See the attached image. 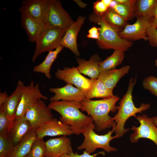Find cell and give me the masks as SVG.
I'll use <instances>...</instances> for the list:
<instances>
[{
    "label": "cell",
    "mask_w": 157,
    "mask_h": 157,
    "mask_svg": "<svg viewBox=\"0 0 157 157\" xmlns=\"http://www.w3.org/2000/svg\"><path fill=\"white\" fill-rule=\"evenodd\" d=\"M120 98L117 96L107 99L92 100L85 99L80 102V109L86 112L93 119L95 125V130L101 131L115 125L110 112L117 110L116 104Z\"/></svg>",
    "instance_id": "6da1fadb"
},
{
    "label": "cell",
    "mask_w": 157,
    "mask_h": 157,
    "mask_svg": "<svg viewBox=\"0 0 157 157\" xmlns=\"http://www.w3.org/2000/svg\"><path fill=\"white\" fill-rule=\"evenodd\" d=\"M136 81V77H133L130 79L127 92L120 100L119 105L117 106V112L113 117L115 124L114 130L115 138L122 137L129 130V128L125 129L124 126L126 122L130 117L132 116L135 117L136 113H142L151 106L149 104L142 103L140 107L138 108L134 104L132 93Z\"/></svg>",
    "instance_id": "7a4b0ae2"
},
{
    "label": "cell",
    "mask_w": 157,
    "mask_h": 157,
    "mask_svg": "<svg viewBox=\"0 0 157 157\" xmlns=\"http://www.w3.org/2000/svg\"><path fill=\"white\" fill-rule=\"evenodd\" d=\"M80 102L59 101L51 102L48 105L51 110L61 115L60 120L69 126L77 135L81 134V130L85 126L94 123L90 116L80 111Z\"/></svg>",
    "instance_id": "3957f363"
},
{
    "label": "cell",
    "mask_w": 157,
    "mask_h": 157,
    "mask_svg": "<svg viewBox=\"0 0 157 157\" xmlns=\"http://www.w3.org/2000/svg\"><path fill=\"white\" fill-rule=\"evenodd\" d=\"M89 19L90 22L100 26L99 38L96 41V44L100 48L111 49L124 52L133 45L132 42L121 38L118 32L105 21L102 16L98 15L94 13L90 15Z\"/></svg>",
    "instance_id": "277c9868"
},
{
    "label": "cell",
    "mask_w": 157,
    "mask_h": 157,
    "mask_svg": "<svg viewBox=\"0 0 157 157\" xmlns=\"http://www.w3.org/2000/svg\"><path fill=\"white\" fill-rule=\"evenodd\" d=\"M115 125L112 127V130L109 131L104 135H99L94 131L95 127L94 123L88 125L82 129L81 134L84 137V139L81 145L78 147V150L85 149L87 152L91 154L98 148L103 149L108 153L116 151L117 149L110 146V143L113 139L115 138V136H112L114 132Z\"/></svg>",
    "instance_id": "5b68a950"
},
{
    "label": "cell",
    "mask_w": 157,
    "mask_h": 157,
    "mask_svg": "<svg viewBox=\"0 0 157 157\" xmlns=\"http://www.w3.org/2000/svg\"><path fill=\"white\" fill-rule=\"evenodd\" d=\"M66 31L46 24L35 42V49L32 61L34 62L42 53L54 50L60 45L61 40Z\"/></svg>",
    "instance_id": "8992f818"
},
{
    "label": "cell",
    "mask_w": 157,
    "mask_h": 157,
    "mask_svg": "<svg viewBox=\"0 0 157 157\" xmlns=\"http://www.w3.org/2000/svg\"><path fill=\"white\" fill-rule=\"evenodd\" d=\"M74 22L63 8L60 1L47 0L44 23L55 28L66 30Z\"/></svg>",
    "instance_id": "52a82bcc"
},
{
    "label": "cell",
    "mask_w": 157,
    "mask_h": 157,
    "mask_svg": "<svg viewBox=\"0 0 157 157\" xmlns=\"http://www.w3.org/2000/svg\"><path fill=\"white\" fill-rule=\"evenodd\" d=\"M55 76L67 84L75 85L85 94V97L96 80L89 79L83 76L77 67H74L72 68L65 67L62 69H58L55 72Z\"/></svg>",
    "instance_id": "ba28073f"
},
{
    "label": "cell",
    "mask_w": 157,
    "mask_h": 157,
    "mask_svg": "<svg viewBox=\"0 0 157 157\" xmlns=\"http://www.w3.org/2000/svg\"><path fill=\"white\" fill-rule=\"evenodd\" d=\"M138 121L139 126H133L131 129L133 131L130 136L132 143H136L141 138H146L151 140L157 147V128L153 123L152 118L146 115L135 116Z\"/></svg>",
    "instance_id": "9c48e42d"
},
{
    "label": "cell",
    "mask_w": 157,
    "mask_h": 157,
    "mask_svg": "<svg viewBox=\"0 0 157 157\" xmlns=\"http://www.w3.org/2000/svg\"><path fill=\"white\" fill-rule=\"evenodd\" d=\"M132 24H127L118 34L122 38L132 42L140 39L148 40L146 32L151 26V19L149 17H139Z\"/></svg>",
    "instance_id": "30bf717a"
},
{
    "label": "cell",
    "mask_w": 157,
    "mask_h": 157,
    "mask_svg": "<svg viewBox=\"0 0 157 157\" xmlns=\"http://www.w3.org/2000/svg\"><path fill=\"white\" fill-rule=\"evenodd\" d=\"M48 99L47 96L41 92L39 84L35 85L34 81H32L29 85H25L24 88L15 117L24 115L27 110L39 100Z\"/></svg>",
    "instance_id": "8fae6325"
},
{
    "label": "cell",
    "mask_w": 157,
    "mask_h": 157,
    "mask_svg": "<svg viewBox=\"0 0 157 157\" xmlns=\"http://www.w3.org/2000/svg\"><path fill=\"white\" fill-rule=\"evenodd\" d=\"M51 110L42 100L40 99L27 110L24 115L30 122L31 129L35 130L53 117Z\"/></svg>",
    "instance_id": "7c38bea8"
},
{
    "label": "cell",
    "mask_w": 157,
    "mask_h": 157,
    "mask_svg": "<svg viewBox=\"0 0 157 157\" xmlns=\"http://www.w3.org/2000/svg\"><path fill=\"white\" fill-rule=\"evenodd\" d=\"M35 132L37 138H43L46 136H67L74 134L69 126L53 117L38 127Z\"/></svg>",
    "instance_id": "4fadbf2b"
},
{
    "label": "cell",
    "mask_w": 157,
    "mask_h": 157,
    "mask_svg": "<svg viewBox=\"0 0 157 157\" xmlns=\"http://www.w3.org/2000/svg\"><path fill=\"white\" fill-rule=\"evenodd\" d=\"M49 90L54 94L50 98V102L59 101L81 102L85 99V95L81 90L70 84L60 88H50Z\"/></svg>",
    "instance_id": "5bb4252c"
},
{
    "label": "cell",
    "mask_w": 157,
    "mask_h": 157,
    "mask_svg": "<svg viewBox=\"0 0 157 157\" xmlns=\"http://www.w3.org/2000/svg\"><path fill=\"white\" fill-rule=\"evenodd\" d=\"M45 157H61L73 152L70 140L67 136L49 139L45 142Z\"/></svg>",
    "instance_id": "9a60e30c"
},
{
    "label": "cell",
    "mask_w": 157,
    "mask_h": 157,
    "mask_svg": "<svg viewBox=\"0 0 157 157\" xmlns=\"http://www.w3.org/2000/svg\"><path fill=\"white\" fill-rule=\"evenodd\" d=\"M31 129V124L25 115L19 117H15L10 121L7 136L15 146Z\"/></svg>",
    "instance_id": "2e32d148"
},
{
    "label": "cell",
    "mask_w": 157,
    "mask_h": 157,
    "mask_svg": "<svg viewBox=\"0 0 157 157\" xmlns=\"http://www.w3.org/2000/svg\"><path fill=\"white\" fill-rule=\"evenodd\" d=\"M85 19V17L79 16L66 30L60 43V45L69 49L77 56H80V52L78 48L77 37Z\"/></svg>",
    "instance_id": "e0dca14e"
},
{
    "label": "cell",
    "mask_w": 157,
    "mask_h": 157,
    "mask_svg": "<svg viewBox=\"0 0 157 157\" xmlns=\"http://www.w3.org/2000/svg\"><path fill=\"white\" fill-rule=\"evenodd\" d=\"M47 4V0H24L19 11L44 23Z\"/></svg>",
    "instance_id": "ac0fdd59"
},
{
    "label": "cell",
    "mask_w": 157,
    "mask_h": 157,
    "mask_svg": "<svg viewBox=\"0 0 157 157\" xmlns=\"http://www.w3.org/2000/svg\"><path fill=\"white\" fill-rule=\"evenodd\" d=\"M22 27L27 35L28 40L35 42L44 28L46 24L26 14L21 13Z\"/></svg>",
    "instance_id": "d6986e66"
},
{
    "label": "cell",
    "mask_w": 157,
    "mask_h": 157,
    "mask_svg": "<svg viewBox=\"0 0 157 157\" xmlns=\"http://www.w3.org/2000/svg\"><path fill=\"white\" fill-rule=\"evenodd\" d=\"M25 86L22 81H19L15 90L8 97L5 103L0 106L5 110L10 121L13 120L15 117Z\"/></svg>",
    "instance_id": "ffe728a7"
},
{
    "label": "cell",
    "mask_w": 157,
    "mask_h": 157,
    "mask_svg": "<svg viewBox=\"0 0 157 157\" xmlns=\"http://www.w3.org/2000/svg\"><path fill=\"white\" fill-rule=\"evenodd\" d=\"M101 60V59L97 54L92 56L88 60L77 58L78 64L77 68L81 73L88 76L91 79H96L98 78L100 73L99 64Z\"/></svg>",
    "instance_id": "44dd1931"
},
{
    "label": "cell",
    "mask_w": 157,
    "mask_h": 157,
    "mask_svg": "<svg viewBox=\"0 0 157 157\" xmlns=\"http://www.w3.org/2000/svg\"><path fill=\"white\" fill-rule=\"evenodd\" d=\"M130 69L129 65L119 69H113L101 72L98 78L108 89L113 90L121 78L128 73Z\"/></svg>",
    "instance_id": "7402d4cb"
},
{
    "label": "cell",
    "mask_w": 157,
    "mask_h": 157,
    "mask_svg": "<svg viewBox=\"0 0 157 157\" xmlns=\"http://www.w3.org/2000/svg\"><path fill=\"white\" fill-rule=\"evenodd\" d=\"M35 130L31 129L20 141L14 146L9 157H24L28 154L33 143L37 138Z\"/></svg>",
    "instance_id": "603a6c76"
},
{
    "label": "cell",
    "mask_w": 157,
    "mask_h": 157,
    "mask_svg": "<svg viewBox=\"0 0 157 157\" xmlns=\"http://www.w3.org/2000/svg\"><path fill=\"white\" fill-rule=\"evenodd\" d=\"M63 48V46L60 45L54 50L48 52L43 61L34 67L33 72L44 74L47 78L50 79L51 77L50 71L51 66Z\"/></svg>",
    "instance_id": "cb8c5ba5"
},
{
    "label": "cell",
    "mask_w": 157,
    "mask_h": 157,
    "mask_svg": "<svg viewBox=\"0 0 157 157\" xmlns=\"http://www.w3.org/2000/svg\"><path fill=\"white\" fill-rule=\"evenodd\" d=\"M113 90L108 88L99 78L95 80L85 99L93 98L107 99L115 96Z\"/></svg>",
    "instance_id": "d4e9b609"
},
{
    "label": "cell",
    "mask_w": 157,
    "mask_h": 157,
    "mask_svg": "<svg viewBox=\"0 0 157 157\" xmlns=\"http://www.w3.org/2000/svg\"><path fill=\"white\" fill-rule=\"evenodd\" d=\"M102 16L105 21L118 33L121 31L128 24L127 21L110 7L108 8Z\"/></svg>",
    "instance_id": "484cf974"
},
{
    "label": "cell",
    "mask_w": 157,
    "mask_h": 157,
    "mask_svg": "<svg viewBox=\"0 0 157 157\" xmlns=\"http://www.w3.org/2000/svg\"><path fill=\"white\" fill-rule=\"evenodd\" d=\"M124 57V52L114 50L110 56L99 63V66L100 72L115 69L122 63Z\"/></svg>",
    "instance_id": "4316f807"
},
{
    "label": "cell",
    "mask_w": 157,
    "mask_h": 157,
    "mask_svg": "<svg viewBox=\"0 0 157 157\" xmlns=\"http://www.w3.org/2000/svg\"><path fill=\"white\" fill-rule=\"evenodd\" d=\"M157 3V0H137L135 6L134 17H151L153 10Z\"/></svg>",
    "instance_id": "83f0119b"
},
{
    "label": "cell",
    "mask_w": 157,
    "mask_h": 157,
    "mask_svg": "<svg viewBox=\"0 0 157 157\" xmlns=\"http://www.w3.org/2000/svg\"><path fill=\"white\" fill-rule=\"evenodd\" d=\"M117 3L116 5L112 8L126 21L132 19L134 17L135 5Z\"/></svg>",
    "instance_id": "f1b7e54d"
},
{
    "label": "cell",
    "mask_w": 157,
    "mask_h": 157,
    "mask_svg": "<svg viewBox=\"0 0 157 157\" xmlns=\"http://www.w3.org/2000/svg\"><path fill=\"white\" fill-rule=\"evenodd\" d=\"M46 152L45 142L43 138H37L32 146L28 155L30 157H45Z\"/></svg>",
    "instance_id": "f546056e"
},
{
    "label": "cell",
    "mask_w": 157,
    "mask_h": 157,
    "mask_svg": "<svg viewBox=\"0 0 157 157\" xmlns=\"http://www.w3.org/2000/svg\"><path fill=\"white\" fill-rule=\"evenodd\" d=\"M14 145L7 135H0V157H9Z\"/></svg>",
    "instance_id": "4dcf8cb0"
},
{
    "label": "cell",
    "mask_w": 157,
    "mask_h": 157,
    "mask_svg": "<svg viewBox=\"0 0 157 157\" xmlns=\"http://www.w3.org/2000/svg\"><path fill=\"white\" fill-rule=\"evenodd\" d=\"M143 88L148 90L157 97V77L150 76L145 78L142 82Z\"/></svg>",
    "instance_id": "1f68e13d"
},
{
    "label": "cell",
    "mask_w": 157,
    "mask_h": 157,
    "mask_svg": "<svg viewBox=\"0 0 157 157\" xmlns=\"http://www.w3.org/2000/svg\"><path fill=\"white\" fill-rule=\"evenodd\" d=\"M4 109L0 107V135H7V132L10 122Z\"/></svg>",
    "instance_id": "d6a6232c"
},
{
    "label": "cell",
    "mask_w": 157,
    "mask_h": 157,
    "mask_svg": "<svg viewBox=\"0 0 157 157\" xmlns=\"http://www.w3.org/2000/svg\"><path fill=\"white\" fill-rule=\"evenodd\" d=\"M150 44L152 47L157 48V29L151 26L147 29L146 32Z\"/></svg>",
    "instance_id": "836d02e7"
},
{
    "label": "cell",
    "mask_w": 157,
    "mask_h": 157,
    "mask_svg": "<svg viewBox=\"0 0 157 157\" xmlns=\"http://www.w3.org/2000/svg\"><path fill=\"white\" fill-rule=\"evenodd\" d=\"M108 8L104 3L101 0L96 1L93 4L94 13L100 16H102Z\"/></svg>",
    "instance_id": "e575fe53"
},
{
    "label": "cell",
    "mask_w": 157,
    "mask_h": 157,
    "mask_svg": "<svg viewBox=\"0 0 157 157\" xmlns=\"http://www.w3.org/2000/svg\"><path fill=\"white\" fill-rule=\"evenodd\" d=\"M105 154L104 151H102L91 155L88 153L84 150L83 153L81 154H79L76 152H75L74 153L73 152L70 154H65L61 157H96L99 155L102 154L104 155Z\"/></svg>",
    "instance_id": "d590c367"
},
{
    "label": "cell",
    "mask_w": 157,
    "mask_h": 157,
    "mask_svg": "<svg viewBox=\"0 0 157 157\" xmlns=\"http://www.w3.org/2000/svg\"><path fill=\"white\" fill-rule=\"evenodd\" d=\"M99 28L93 27L88 31V34L87 35L88 38L94 39L98 40L99 38Z\"/></svg>",
    "instance_id": "8d00e7d4"
},
{
    "label": "cell",
    "mask_w": 157,
    "mask_h": 157,
    "mask_svg": "<svg viewBox=\"0 0 157 157\" xmlns=\"http://www.w3.org/2000/svg\"><path fill=\"white\" fill-rule=\"evenodd\" d=\"M8 97L6 92H0V106L5 103Z\"/></svg>",
    "instance_id": "74e56055"
},
{
    "label": "cell",
    "mask_w": 157,
    "mask_h": 157,
    "mask_svg": "<svg viewBox=\"0 0 157 157\" xmlns=\"http://www.w3.org/2000/svg\"><path fill=\"white\" fill-rule=\"evenodd\" d=\"M117 3L135 5L137 0H115Z\"/></svg>",
    "instance_id": "f35d334b"
},
{
    "label": "cell",
    "mask_w": 157,
    "mask_h": 157,
    "mask_svg": "<svg viewBox=\"0 0 157 157\" xmlns=\"http://www.w3.org/2000/svg\"><path fill=\"white\" fill-rule=\"evenodd\" d=\"M73 1L75 2L78 6L81 8H84L86 7L87 4L82 2L80 0H74Z\"/></svg>",
    "instance_id": "ab89813d"
},
{
    "label": "cell",
    "mask_w": 157,
    "mask_h": 157,
    "mask_svg": "<svg viewBox=\"0 0 157 157\" xmlns=\"http://www.w3.org/2000/svg\"><path fill=\"white\" fill-rule=\"evenodd\" d=\"M151 26L157 28V17L153 18L151 20Z\"/></svg>",
    "instance_id": "60d3db41"
},
{
    "label": "cell",
    "mask_w": 157,
    "mask_h": 157,
    "mask_svg": "<svg viewBox=\"0 0 157 157\" xmlns=\"http://www.w3.org/2000/svg\"><path fill=\"white\" fill-rule=\"evenodd\" d=\"M156 17H157V3L155 6L151 15V17L152 18Z\"/></svg>",
    "instance_id": "b9f144b4"
},
{
    "label": "cell",
    "mask_w": 157,
    "mask_h": 157,
    "mask_svg": "<svg viewBox=\"0 0 157 157\" xmlns=\"http://www.w3.org/2000/svg\"><path fill=\"white\" fill-rule=\"evenodd\" d=\"M109 8L112 0H101Z\"/></svg>",
    "instance_id": "7bdbcfd3"
},
{
    "label": "cell",
    "mask_w": 157,
    "mask_h": 157,
    "mask_svg": "<svg viewBox=\"0 0 157 157\" xmlns=\"http://www.w3.org/2000/svg\"><path fill=\"white\" fill-rule=\"evenodd\" d=\"M153 123L157 127V116L154 117L152 118Z\"/></svg>",
    "instance_id": "ee69618b"
},
{
    "label": "cell",
    "mask_w": 157,
    "mask_h": 157,
    "mask_svg": "<svg viewBox=\"0 0 157 157\" xmlns=\"http://www.w3.org/2000/svg\"><path fill=\"white\" fill-rule=\"evenodd\" d=\"M155 65L157 67V59L155 61Z\"/></svg>",
    "instance_id": "f6af8a7d"
},
{
    "label": "cell",
    "mask_w": 157,
    "mask_h": 157,
    "mask_svg": "<svg viewBox=\"0 0 157 157\" xmlns=\"http://www.w3.org/2000/svg\"><path fill=\"white\" fill-rule=\"evenodd\" d=\"M24 157H30V156H29L28 154V155H27V156H25Z\"/></svg>",
    "instance_id": "bcb514c9"
}]
</instances>
